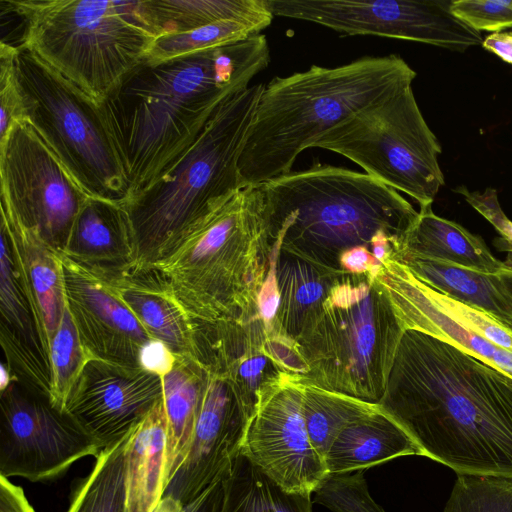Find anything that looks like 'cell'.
Here are the masks:
<instances>
[{
  "mask_svg": "<svg viewBox=\"0 0 512 512\" xmlns=\"http://www.w3.org/2000/svg\"><path fill=\"white\" fill-rule=\"evenodd\" d=\"M456 473L512 478V375L424 332L404 331L378 403Z\"/></svg>",
  "mask_w": 512,
  "mask_h": 512,
  "instance_id": "6da1fadb",
  "label": "cell"
},
{
  "mask_svg": "<svg viewBox=\"0 0 512 512\" xmlns=\"http://www.w3.org/2000/svg\"><path fill=\"white\" fill-rule=\"evenodd\" d=\"M269 63L268 40L258 33L164 62L142 60L127 73L98 105L124 171L126 202L173 166L219 106Z\"/></svg>",
  "mask_w": 512,
  "mask_h": 512,
  "instance_id": "7a4b0ae2",
  "label": "cell"
},
{
  "mask_svg": "<svg viewBox=\"0 0 512 512\" xmlns=\"http://www.w3.org/2000/svg\"><path fill=\"white\" fill-rule=\"evenodd\" d=\"M258 186L270 245L335 271H341L345 250H370L379 232L391 237L395 252L418 216L395 189L328 164L314 163Z\"/></svg>",
  "mask_w": 512,
  "mask_h": 512,
  "instance_id": "3957f363",
  "label": "cell"
},
{
  "mask_svg": "<svg viewBox=\"0 0 512 512\" xmlns=\"http://www.w3.org/2000/svg\"><path fill=\"white\" fill-rule=\"evenodd\" d=\"M416 72L399 55L312 65L263 85L239 159L244 187L291 172L298 155L352 113L406 86Z\"/></svg>",
  "mask_w": 512,
  "mask_h": 512,
  "instance_id": "277c9868",
  "label": "cell"
},
{
  "mask_svg": "<svg viewBox=\"0 0 512 512\" xmlns=\"http://www.w3.org/2000/svg\"><path fill=\"white\" fill-rule=\"evenodd\" d=\"M269 253L261 190L246 186L215 201L153 267L192 320L248 321L260 316Z\"/></svg>",
  "mask_w": 512,
  "mask_h": 512,
  "instance_id": "5b68a950",
  "label": "cell"
},
{
  "mask_svg": "<svg viewBox=\"0 0 512 512\" xmlns=\"http://www.w3.org/2000/svg\"><path fill=\"white\" fill-rule=\"evenodd\" d=\"M263 85L222 103L182 157L123 205L134 267L164 259L215 201L244 188L238 164Z\"/></svg>",
  "mask_w": 512,
  "mask_h": 512,
  "instance_id": "8992f818",
  "label": "cell"
},
{
  "mask_svg": "<svg viewBox=\"0 0 512 512\" xmlns=\"http://www.w3.org/2000/svg\"><path fill=\"white\" fill-rule=\"evenodd\" d=\"M30 49L101 104L152 46L135 1L2 0Z\"/></svg>",
  "mask_w": 512,
  "mask_h": 512,
  "instance_id": "52a82bcc",
  "label": "cell"
},
{
  "mask_svg": "<svg viewBox=\"0 0 512 512\" xmlns=\"http://www.w3.org/2000/svg\"><path fill=\"white\" fill-rule=\"evenodd\" d=\"M404 331L374 276L343 273L295 340L307 367L302 378L379 403Z\"/></svg>",
  "mask_w": 512,
  "mask_h": 512,
  "instance_id": "ba28073f",
  "label": "cell"
},
{
  "mask_svg": "<svg viewBox=\"0 0 512 512\" xmlns=\"http://www.w3.org/2000/svg\"><path fill=\"white\" fill-rule=\"evenodd\" d=\"M14 46L24 118L89 196L123 206L127 183L98 105L36 53Z\"/></svg>",
  "mask_w": 512,
  "mask_h": 512,
  "instance_id": "9c48e42d",
  "label": "cell"
},
{
  "mask_svg": "<svg viewBox=\"0 0 512 512\" xmlns=\"http://www.w3.org/2000/svg\"><path fill=\"white\" fill-rule=\"evenodd\" d=\"M340 154L367 175L401 191L419 204L432 205L444 175L441 145L426 123L412 85H406L326 131L313 145Z\"/></svg>",
  "mask_w": 512,
  "mask_h": 512,
  "instance_id": "30bf717a",
  "label": "cell"
},
{
  "mask_svg": "<svg viewBox=\"0 0 512 512\" xmlns=\"http://www.w3.org/2000/svg\"><path fill=\"white\" fill-rule=\"evenodd\" d=\"M0 178L1 201L63 255L89 195L26 119L14 122L0 140Z\"/></svg>",
  "mask_w": 512,
  "mask_h": 512,
  "instance_id": "8fae6325",
  "label": "cell"
},
{
  "mask_svg": "<svg viewBox=\"0 0 512 512\" xmlns=\"http://www.w3.org/2000/svg\"><path fill=\"white\" fill-rule=\"evenodd\" d=\"M0 390V476L51 480L104 449L50 397L14 379Z\"/></svg>",
  "mask_w": 512,
  "mask_h": 512,
  "instance_id": "7c38bea8",
  "label": "cell"
},
{
  "mask_svg": "<svg viewBox=\"0 0 512 512\" xmlns=\"http://www.w3.org/2000/svg\"><path fill=\"white\" fill-rule=\"evenodd\" d=\"M452 0H265L274 17L318 24L346 35H370L464 52L480 32L450 10Z\"/></svg>",
  "mask_w": 512,
  "mask_h": 512,
  "instance_id": "4fadbf2b",
  "label": "cell"
},
{
  "mask_svg": "<svg viewBox=\"0 0 512 512\" xmlns=\"http://www.w3.org/2000/svg\"><path fill=\"white\" fill-rule=\"evenodd\" d=\"M241 453L288 492L311 495L328 475L306 428L299 376L282 373L260 390Z\"/></svg>",
  "mask_w": 512,
  "mask_h": 512,
  "instance_id": "5bb4252c",
  "label": "cell"
},
{
  "mask_svg": "<svg viewBox=\"0 0 512 512\" xmlns=\"http://www.w3.org/2000/svg\"><path fill=\"white\" fill-rule=\"evenodd\" d=\"M374 277L387 292L404 330L445 340L512 375V331L494 318L430 288L392 258Z\"/></svg>",
  "mask_w": 512,
  "mask_h": 512,
  "instance_id": "9a60e30c",
  "label": "cell"
},
{
  "mask_svg": "<svg viewBox=\"0 0 512 512\" xmlns=\"http://www.w3.org/2000/svg\"><path fill=\"white\" fill-rule=\"evenodd\" d=\"M208 382L188 454L163 496L184 506L221 480L241 453L247 419L237 390L225 370L203 365Z\"/></svg>",
  "mask_w": 512,
  "mask_h": 512,
  "instance_id": "2e32d148",
  "label": "cell"
},
{
  "mask_svg": "<svg viewBox=\"0 0 512 512\" xmlns=\"http://www.w3.org/2000/svg\"><path fill=\"white\" fill-rule=\"evenodd\" d=\"M162 399L161 376L141 367L90 359L65 410L106 448L123 439Z\"/></svg>",
  "mask_w": 512,
  "mask_h": 512,
  "instance_id": "e0dca14e",
  "label": "cell"
},
{
  "mask_svg": "<svg viewBox=\"0 0 512 512\" xmlns=\"http://www.w3.org/2000/svg\"><path fill=\"white\" fill-rule=\"evenodd\" d=\"M61 260L66 304L87 353L141 367L142 351L154 338L98 274L67 256Z\"/></svg>",
  "mask_w": 512,
  "mask_h": 512,
  "instance_id": "ac0fdd59",
  "label": "cell"
},
{
  "mask_svg": "<svg viewBox=\"0 0 512 512\" xmlns=\"http://www.w3.org/2000/svg\"><path fill=\"white\" fill-rule=\"evenodd\" d=\"M0 252V344L2 364L14 379L51 397L52 369L35 311L14 267L6 237Z\"/></svg>",
  "mask_w": 512,
  "mask_h": 512,
  "instance_id": "d6986e66",
  "label": "cell"
},
{
  "mask_svg": "<svg viewBox=\"0 0 512 512\" xmlns=\"http://www.w3.org/2000/svg\"><path fill=\"white\" fill-rule=\"evenodd\" d=\"M95 273L152 338L165 344L175 356L194 357L193 320L158 269L130 266Z\"/></svg>",
  "mask_w": 512,
  "mask_h": 512,
  "instance_id": "ffe728a7",
  "label": "cell"
},
{
  "mask_svg": "<svg viewBox=\"0 0 512 512\" xmlns=\"http://www.w3.org/2000/svg\"><path fill=\"white\" fill-rule=\"evenodd\" d=\"M0 233L7 239L50 357V344L67 306L61 255L22 224L3 201Z\"/></svg>",
  "mask_w": 512,
  "mask_h": 512,
  "instance_id": "44dd1931",
  "label": "cell"
},
{
  "mask_svg": "<svg viewBox=\"0 0 512 512\" xmlns=\"http://www.w3.org/2000/svg\"><path fill=\"white\" fill-rule=\"evenodd\" d=\"M431 206L420 208L416 220L390 258L440 261L512 278V267L497 259L481 237L436 215Z\"/></svg>",
  "mask_w": 512,
  "mask_h": 512,
  "instance_id": "7402d4cb",
  "label": "cell"
},
{
  "mask_svg": "<svg viewBox=\"0 0 512 512\" xmlns=\"http://www.w3.org/2000/svg\"><path fill=\"white\" fill-rule=\"evenodd\" d=\"M63 255L95 272L133 266L132 235L124 207L89 196L75 219Z\"/></svg>",
  "mask_w": 512,
  "mask_h": 512,
  "instance_id": "603a6c76",
  "label": "cell"
},
{
  "mask_svg": "<svg viewBox=\"0 0 512 512\" xmlns=\"http://www.w3.org/2000/svg\"><path fill=\"white\" fill-rule=\"evenodd\" d=\"M270 246L276 249L280 302L272 330L267 336L279 335L296 340L345 272L325 268L275 244Z\"/></svg>",
  "mask_w": 512,
  "mask_h": 512,
  "instance_id": "cb8c5ba5",
  "label": "cell"
},
{
  "mask_svg": "<svg viewBox=\"0 0 512 512\" xmlns=\"http://www.w3.org/2000/svg\"><path fill=\"white\" fill-rule=\"evenodd\" d=\"M410 455L422 456L412 438L380 407L342 430L324 462L328 474H345Z\"/></svg>",
  "mask_w": 512,
  "mask_h": 512,
  "instance_id": "d4e9b609",
  "label": "cell"
},
{
  "mask_svg": "<svg viewBox=\"0 0 512 512\" xmlns=\"http://www.w3.org/2000/svg\"><path fill=\"white\" fill-rule=\"evenodd\" d=\"M167 426L162 399L129 434L125 450L128 512H151L163 497Z\"/></svg>",
  "mask_w": 512,
  "mask_h": 512,
  "instance_id": "484cf974",
  "label": "cell"
},
{
  "mask_svg": "<svg viewBox=\"0 0 512 512\" xmlns=\"http://www.w3.org/2000/svg\"><path fill=\"white\" fill-rule=\"evenodd\" d=\"M430 288L483 311L512 331V285L507 277L414 258L400 260Z\"/></svg>",
  "mask_w": 512,
  "mask_h": 512,
  "instance_id": "4316f807",
  "label": "cell"
},
{
  "mask_svg": "<svg viewBox=\"0 0 512 512\" xmlns=\"http://www.w3.org/2000/svg\"><path fill=\"white\" fill-rule=\"evenodd\" d=\"M135 9L155 38L223 20L252 22L265 29L274 18L265 0H136Z\"/></svg>",
  "mask_w": 512,
  "mask_h": 512,
  "instance_id": "83f0119b",
  "label": "cell"
},
{
  "mask_svg": "<svg viewBox=\"0 0 512 512\" xmlns=\"http://www.w3.org/2000/svg\"><path fill=\"white\" fill-rule=\"evenodd\" d=\"M207 382L208 371L194 357L176 356L162 376L168 423L165 489L188 454Z\"/></svg>",
  "mask_w": 512,
  "mask_h": 512,
  "instance_id": "f1b7e54d",
  "label": "cell"
},
{
  "mask_svg": "<svg viewBox=\"0 0 512 512\" xmlns=\"http://www.w3.org/2000/svg\"><path fill=\"white\" fill-rule=\"evenodd\" d=\"M219 512H311V495L285 491L240 453L222 478Z\"/></svg>",
  "mask_w": 512,
  "mask_h": 512,
  "instance_id": "f546056e",
  "label": "cell"
},
{
  "mask_svg": "<svg viewBox=\"0 0 512 512\" xmlns=\"http://www.w3.org/2000/svg\"><path fill=\"white\" fill-rule=\"evenodd\" d=\"M303 385V415L310 440L325 456L336 437L347 426L377 411L378 403L321 388L300 377Z\"/></svg>",
  "mask_w": 512,
  "mask_h": 512,
  "instance_id": "4dcf8cb0",
  "label": "cell"
},
{
  "mask_svg": "<svg viewBox=\"0 0 512 512\" xmlns=\"http://www.w3.org/2000/svg\"><path fill=\"white\" fill-rule=\"evenodd\" d=\"M130 432L102 449L90 474L75 489L67 512H128L125 450Z\"/></svg>",
  "mask_w": 512,
  "mask_h": 512,
  "instance_id": "1f68e13d",
  "label": "cell"
},
{
  "mask_svg": "<svg viewBox=\"0 0 512 512\" xmlns=\"http://www.w3.org/2000/svg\"><path fill=\"white\" fill-rule=\"evenodd\" d=\"M262 30L264 28L256 23L223 20L191 31L159 36L155 38L143 60L159 63L196 54L234 44Z\"/></svg>",
  "mask_w": 512,
  "mask_h": 512,
  "instance_id": "d6a6232c",
  "label": "cell"
},
{
  "mask_svg": "<svg viewBox=\"0 0 512 512\" xmlns=\"http://www.w3.org/2000/svg\"><path fill=\"white\" fill-rule=\"evenodd\" d=\"M92 359L85 350L66 306L60 326L50 344L52 369L51 402L65 409L69 393L86 363Z\"/></svg>",
  "mask_w": 512,
  "mask_h": 512,
  "instance_id": "836d02e7",
  "label": "cell"
},
{
  "mask_svg": "<svg viewBox=\"0 0 512 512\" xmlns=\"http://www.w3.org/2000/svg\"><path fill=\"white\" fill-rule=\"evenodd\" d=\"M443 512H512V478L457 473Z\"/></svg>",
  "mask_w": 512,
  "mask_h": 512,
  "instance_id": "e575fe53",
  "label": "cell"
},
{
  "mask_svg": "<svg viewBox=\"0 0 512 512\" xmlns=\"http://www.w3.org/2000/svg\"><path fill=\"white\" fill-rule=\"evenodd\" d=\"M314 494L316 503L333 512H385L370 495L361 471L328 474Z\"/></svg>",
  "mask_w": 512,
  "mask_h": 512,
  "instance_id": "d590c367",
  "label": "cell"
},
{
  "mask_svg": "<svg viewBox=\"0 0 512 512\" xmlns=\"http://www.w3.org/2000/svg\"><path fill=\"white\" fill-rule=\"evenodd\" d=\"M17 48L10 43H0V140L14 122L24 118L23 97L16 74Z\"/></svg>",
  "mask_w": 512,
  "mask_h": 512,
  "instance_id": "8d00e7d4",
  "label": "cell"
},
{
  "mask_svg": "<svg viewBox=\"0 0 512 512\" xmlns=\"http://www.w3.org/2000/svg\"><path fill=\"white\" fill-rule=\"evenodd\" d=\"M450 10L454 16L480 32H499L512 27V0H453Z\"/></svg>",
  "mask_w": 512,
  "mask_h": 512,
  "instance_id": "74e56055",
  "label": "cell"
},
{
  "mask_svg": "<svg viewBox=\"0 0 512 512\" xmlns=\"http://www.w3.org/2000/svg\"><path fill=\"white\" fill-rule=\"evenodd\" d=\"M454 191L462 195L475 210L486 218L512 248V221L502 211L495 189L486 188L482 193L471 192L466 186L461 185Z\"/></svg>",
  "mask_w": 512,
  "mask_h": 512,
  "instance_id": "f35d334b",
  "label": "cell"
},
{
  "mask_svg": "<svg viewBox=\"0 0 512 512\" xmlns=\"http://www.w3.org/2000/svg\"><path fill=\"white\" fill-rule=\"evenodd\" d=\"M280 296L276 279V249L270 246L269 264L258 296V309L267 335L271 332L278 311Z\"/></svg>",
  "mask_w": 512,
  "mask_h": 512,
  "instance_id": "ab89813d",
  "label": "cell"
},
{
  "mask_svg": "<svg viewBox=\"0 0 512 512\" xmlns=\"http://www.w3.org/2000/svg\"><path fill=\"white\" fill-rule=\"evenodd\" d=\"M381 267L382 263L365 246L345 250L339 258V268L345 273L376 276Z\"/></svg>",
  "mask_w": 512,
  "mask_h": 512,
  "instance_id": "60d3db41",
  "label": "cell"
},
{
  "mask_svg": "<svg viewBox=\"0 0 512 512\" xmlns=\"http://www.w3.org/2000/svg\"><path fill=\"white\" fill-rule=\"evenodd\" d=\"M176 356L158 340H152L142 351L140 365L143 369L164 376L174 366Z\"/></svg>",
  "mask_w": 512,
  "mask_h": 512,
  "instance_id": "b9f144b4",
  "label": "cell"
},
{
  "mask_svg": "<svg viewBox=\"0 0 512 512\" xmlns=\"http://www.w3.org/2000/svg\"><path fill=\"white\" fill-rule=\"evenodd\" d=\"M0 512H35L23 489L0 476Z\"/></svg>",
  "mask_w": 512,
  "mask_h": 512,
  "instance_id": "7bdbcfd3",
  "label": "cell"
},
{
  "mask_svg": "<svg viewBox=\"0 0 512 512\" xmlns=\"http://www.w3.org/2000/svg\"><path fill=\"white\" fill-rule=\"evenodd\" d=\"M223 495L222 479L209 486L185 506L184 512H219Z\"/></svg>",
  "mask_w": 512,
  "mask_h": 512,
  "instance_id": "ee69618b",
  "label": "cell"
},
{
  "mask_svg": "<svg viewBox=\"0 0 512 512\" xmlns=\"http://www.w3.org/2000/svg\"><path fill=\"white\" fill-rule=\"evenodd\" d=\"M482 46L485 50L512 65V32H494L483 40Z\"/></svg>",
  "mask_w": 512,
  "mask_h": 512,
  "instance_id": "f6af8a7d",
  "label": "cell"
},
{
  "mask_svg": "<svg viewBox=\"0 0 512 512\" xmlns=\"http://www.w3.org/2000/svg\"><path fill=\"white\" fill-rule=\"evenodd\" d=\"M185 506L172 496H163L151 512H184Z\"/></svg>",
  "mask_w": 512,
  "mask_h": 512,
  "instance_id": "bcb514c9",
  "label": "cell"
}]
</instances>
